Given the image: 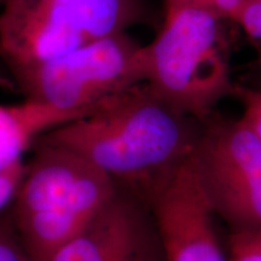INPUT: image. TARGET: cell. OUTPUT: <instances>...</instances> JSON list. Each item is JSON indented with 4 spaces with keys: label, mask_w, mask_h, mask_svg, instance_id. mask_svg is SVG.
<instances>
[{
    "label": "cell",
    "mask_w": 261,
    "mask_h": 261,
    "mask_svg": "<svg viewBox=\"0 0 261 261\" xmlns=\"http://www.w3.org/2000/svg\"><path fill=\"white\" fill-rule=\"evenodd\" d=\"M0 11V57L10 70L33 67L126 33L138 0H11Z\"/></svg>",
    "instance_id": "277c9868"
},
{
    "label": "cell",
    "mask_w": 261,
    "mask_h": 261,
    "mask_svg": "<svg viewBox=\"0 0 261 261\" xmlns=\"http://www.w3.org/2000/svg\"><path fill=\"white\" fill-rule=\"evenodd\" d=\"M196 0H166V8H172V6L184 5V4H195Z\"/></svg>",
    "instance_id": "e0dca14e"
},
{
    "label": "cell",
    "mask_w": 261,
    "mask_h": 261,
    "mask_svg": "<svg viewBox=\"0 0 261 261\" xmlns=\"http://www.w3.org/2000/svg\"><path fill=\"white\" fill-rule=\"evenodd\" d=\"M230 240L237 241V242H242L250 246L257 247L261 249V230L255 231V232H248V233H231Z\"/></svg>",
    "instance_id": "2e32d148"
},
{
    "label": "cell",
    "mask_w": 261,
    "mask_h": 261,
    "mask_svg": "<svg viewBox=\"0 0 261 261\" xmlns=\"http://www.w3.org/2000/svg\"><path fill=\"white\" fill-rule=\"evenodd\" d=\"M252 0H196L195 4L210 10L224 21L236 22L238 16Z\"/></svg>",
    "instance_id": "5bb4252c"
},
{
    "label": "cell",
    "mask_w": 261,
    "mask_h": 261,
    "mask_svg": "<svg viewBox=\"0 0 261 261\" xmlns=\"http://www.w3.org/2000/svg\"><path fill=\"white\" fill-rule=\"evenodd\" d=\"M149 207L166 261H227L215 233L214 214L197 185L191 155L152 196Z\"/></svg>",
    "instance_id": "ba28073f"
},
{
    "label": "cell",
    "mask_w": 261,
    "mask_h": 261,
    "mask_svg": "<svg viewBox=\"0 0 261 261\" xmlns=\"http://www.w3.org/2000/svg\"><path fill=\"white\" fill-rule=\"evenodd\" d=\"M234 23L240 25L255 50L261 73V0H252L241 12Z\"/></svg>",
    "instance_id": "8fae6325"
},
{
    "label": "cell",
    "mask_w": 261,
    "mask_h": 261,
    "mask_svg": "<svg viewBox=\"0 0 261 261\" xmlns=\"http://www.w3.org/2000/svg\"><path fill=\"white\" fill-rule=\"evenodd\" d=\"M233 94L240 98L243 106V114L241 119L261 142V87H236Z\"/></svg>",
    "instance_id": "7c38bea8"
},
{
    "label": "cell",
    "mask_w": 261,
    "mask_h": 261,
    "mask_svg": "<svg viewBox=\"0 0 261 261\" xmlns=\"http://www.w3.org/2000/svg\"><path fill=\"white\" fill-rule=\"evenodd\" d=\"M8 2H11V0H0V5L5 4V3H8Z\"/></svg>",
    "instance_id": "ac0fdd59"
},
{
    "label": "cell",
    "mask_w": 261,
    "mask_h": 261,
    "mask_svg": "<svg viewBox=\"0 0 261 261\" xmlns=\"http://www.w3.org/2000/svg\"><path fill=\"white\" fill-rule=\"evenodd\" d=\"M197 122L139 83L37 140L79 155L149 205L191 155L201 129Z\"/></svg>",
    "instance_id": "6da1fadb"
},
{
    "label": "cell",
    "mask_w": 261,
    "mask_h": 261,
    "mask_svg": "<svg viewBox=\"0 0 261 261\" xmlns=\"http://www.w3.org/2000/svg\"><path fill=\"white\" fill-rule=\"evenodd\" d=\"M25 162L18 160L0 171V213L8 210L23 178Z\"/></svg>",
    "instance_id": "4fadbf2b"
},
{
    "label": "cell",
    "mask_w": 261,
    "mask_h": 261,
    "mask_svg": "<svg viewBox=\"0 0 261 261\" xmlns=\"http://www.w3.org/2000/svg\"><path fill=\"white\" fill-rule=\"evenodd\" d=\"M48 261H166L154 215L128 191L116 195Z\"/></svg>",
    "instance_id": "52a82bcc"
},
{
    "label": "cell",
    "mask_w": 261,
    "mask_h": 261,
    "mask_svg": "<svg viewBox=\"0 0 261 261\" xmlns=\"http://www.w3.org/2000/svg\"><path fill=\"white\" fill-rule=\"evenodd\" d=\"M223 18L196 4L166 8L154 40L143 46L144 83L198 122L234 93Z\"/></svg>",
    "instance_id": "3957f363"
},
{
    "label": "cell",
    "mask_w": 261,
    "mask_h": 261,
    "mask_svg": "<svg viewBox=\"0 0 261 261\" xmlns=\"http://www.w3.org/2000/svg\"><path fill=\"white\" fill-rule=\"evenodd\" d=\"M9 211L31 261H48L117 192L106 173L69 150L35 142Z\"/></svg>",
    "instance_id": "7a4b0ae2"
},
{
    "label": "cell",
    "mask_w": 261,
    "mask_h": 261,
    "mask_svg": "<svg viewBox=\"0 0 261 261\" xmlns=\"http://www.w3.org/2000/svg\"><path fill=\"white\" fill-rule=\"evenodd\" d=\"M231 256L227 261H261V249L237 241L230 240Z\"/></svg>",
    "instance_id": "9a60e30c"
},
{
    "label": "cell",
    "mask_w": 261,
    "mask_h": 261,
    "mask_svg": "<svg viewBox=\"0 0 261 261\" xmlns=\"http://www.w3.org/2000/svg\"><path fill=\"white\" fill-rule=\"evenodd\" d=\"M0 261H31L19 240L9 208L0 213Z\"/></svg>",
    "instance_id": "30bf717a"
},
{
    "label": "cell",
    "mask_w": 261,
    "mask_h": 261,
    "mask_svg": "<svg viewBox=\"0 0 261 261\" xmlns=\"http://www.w3.org/2000/svg\"><path fill=\"white\" fill-rule=\"evenodd\" d=\"M201 123L191 165L212 213L232 233L261 230V142L242 119Z\"/></svg>",
    "instance_id": "8992f818"
},
{
    "label": "cell",
    "mask_w": 261,
    "mask_h": 261,
    "mask_svg": "<svg viewBox=\"0 0 261 261\" xmlns=\"http://www.w3.org/2000/svg\"><path fill=\"white\" fill-rule=\"evenodd\" d=\"M12 74L25 100L84 115L106 98L144 83L143 45L120 33Z\"/></svg>",
    "instance_id": "5b68a950"
},
{
    "label": "cell",
    "mask_w": 261,
    "mask_h": 261,
    "mask_svg": "<svg viewBox=\"0 0 261 261\" xmlns=\"http://www.w3.org/2000/svg\"><path fill=\"white\" fill-rule=\"evenodd\" d=\"M80 116L25 99L17 104H0V171L23 159L39 137Z\"/></svg>",
    "instance_id": "9c48e42d"
}]
</instances>
